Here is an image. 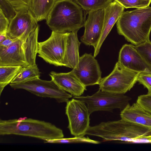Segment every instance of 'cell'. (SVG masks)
<instances>
[{"mask_svg":"<svg viewBox=\"0 0 151 151\" xmlns=\"http://www.w3.org/2000/svg\"><path fill=\"white\" fill-rule=\"evenodd\" d=\"M124 8H140L149 6L151 0H114Z\"/></svg>","mask_w":151,"mask_h":151,"instance_id":"obj_25","label":"cell"},{"mask_svg":"<svg viewBox=\"0 0 151 151\" xmlns=\"http://www.w3.org/2000/svg\"><path fill=\"white\" fill-rule=\"evenodd\" d=\"M17 12L29 10L31 0H7Z\"/></svg>","mask_w":151,"mask_h":151,"instance_id":"obj_29","label":"cell"},{"mask_svg":"<svg viewBox=\"0 0 151 151\" xmlns=\"http://www.w3.org/2000/svg\"><path fill=\"white\" fill-rule=\"evenodd\" d=\"M121 119L151 129V114L137 102L129 104L121 111Z\"/></svg>","mask_w":151,"mask_h":151,"instance_id":"obj_17","label":"cell"},{"mask_svg":"<svg viewBox=\"0 0 151 151\" xmlns=\"http://www.w3.org/2000/svg\"><path fill=\"white\" fill-rule=\"evenodd\" d=\"M19 38H11L8 37L2 42L0 43V48L7 47L16 41Z\"/></svg>","mask_w":151,"mask_h":151,"instance_id":"obj_32","label":"cell"},{"mask_svg":"<svg viewBox=\"0 0 151 151\" xmlns=\"http://www.w3.org/2000/svg\"><path fill=\"white\" fill-rule=\"evenodd\" d=\"M137 81L148 90L147 94H151V72H142L139 73Z\"/></svg>","mask_w":151,"mask_h":151,"instance_id":"obj_28","label":"cell"},{"mask_svg":"<svg viewBox=\"0 0 151 151\" xmlns=\"http://www.w3.org/2000/svg\"><path fill=\"white\" fill-rule=\"evenodd\" d=\"M49 76L61 89L74 96H81L86 89V87L80 81L72 70L66 73L51 71Z\"/></svg>","mask_w":151,"mask_h":151,"instance_id":"obj_14","label":"cell"},{"mask_svg":"<svg viewBox=\"0 0 151 151\" xmlns=\"http://www.w3.org/2000/svg\"><path fill=\"white\" fill-rule=\"evenodd\" d=\"M85 134L101 137L104 142L151 143V129L122 119L90 126Z\"/></svg>","mask_w":151,"mask_h":151,"instance_id":"obj_1","label":"cell"},{"mask_svg":"<svg viewBox=\"0 0 151 151\" xmlns=\"http://www.w3.org/2000/svg\"><path fill=\"white\" fill-rule=\"evenodd\" d=\"M7 37V32H0V43L3 42Z\"/></svg>","mask_w":151,"mask_h":151,"instance_id":"obj_33","label":"cell"},{"mask_svg":"<svg viewBox=\"0 0 151 151\" xmlns=\"http://www.w3.org/2000/svg\"><path fill=\"white\" fill-rule=\"evenodd\" d=\"M78 31L69 33L64 59V66L71 68H76L79 60V48L81 42L78 39Z\"/></svg>","mask_w":151,"mask_h":151,"instance_id":"obj_18","label":"cell"},{"mask_svg":"<svg viewBox=\"0 0 151 151\" xmlns=\"http://www.w3.org/2000/svg\"><path fill=\"white\" fill-rule=\"evenodd\" d=\"M87 105L90 114L98 111L112 112L119 109L121 111L129 104L131 98L124 94H116L103 91L99 89L91 96H74Z\"/></svg>","mask_w":151,"mask_h":151,"instance_id":"obj_6","label":"cell"},{"mask_svg":"<svg viewBox=\"0 0 151 151\" xmlns=\"http://www.w3.org/2000/svg\"><path fill=\"white\" fill-rule=\"evenodd\" d=\"M85 16L73 0H56L46 19L52 31L60 33L78 31L84 26Z\"/></svg>","mask_w":151,"mask_h":151,"instance_id":"obj_4","label":"cell"},{"mask_svg":"<svg viewBox=\"0 0 151 151\" xmlns=\"http://www.w3.org/2000/svg\"><path fill=\"white\" fill-rule=\"evenodd\" d=\"M23 67L21 66H0V94L4 88L19 73Z\"/></svg>","mask_w":151,"mask_h":151,"instance_id":"obj_22","label":"cell"},{"mask_svg":"<svg viewBox=\"0 0 151 151\" xmlns=\"http://www.w3.org/2000/svg\"><path fill=\"white\" fill-rule=\"evenodd\" d=\"M56 0H31L29 11L37 22L46 19Z\"/></svg>","mask_w":151,"mask_h":151,"instance_id":"obj_19","label":"cell"},{"mask_svg":"<svg viewBox=\"0 0 151 151\" xmlns=\"http://www.w3.org/2000/svg\"><path fill=\"white\" fill-rule=\"evenodd\" d=\"M87 13L89 11L104 9L113 0H73Z\"/></svg>","mask_w":151,"mask_h":151,"instance_id":"obj_23","label":"cell"},{"mask_svg":"<svg viewBox=\"0 0 151 151\" xmlns=\"http://www.w3.org/2000/svg\"><path fill=\"white\" fill-rule=\"evenodd\" d=\"M0 135L28 136L45 141L63 138V130L44 121L27 117L0 120Z\"/></svg>","mask_w":151,"mask_h":151,"instance_id":"obj_3","label":"cell"},{"mask_svg":"<svg viewBox=\"0 0 151 151\" xmlns=\"http://www.w3.org/2000/svg\"><path fill=\"white\" fill-rule=\"evenodd\" d=\"M40 72L37 65L34 64L22 67L11 83H24L40 78Z\"/></svg>","mask_w":151,"mask_h":151,"instance_id":"obj_21","label":"cell"},{"mask_svg":"<svg viewBox=\"0 0 151 151\" xmlns=\"http://www.w3.org/2000/svg\"><path fill=\"white\" fill-rule=\"evenodd\" d=\"M9 85L14 89H24L39 97L53 99L59 103H66L72 97L52 80L46 81L39 78L24 83H10Z\"/></svg>","mask_w":151,"mask_h":151,"instance_id":"obj_7","label":"cell"},{"mask_svg":"<svg viewBox=\"0 0 151 151\" xmlns=\"http://www.w3.org/2000/svg\"><path fill=\"white\" fill-rule=\"evenodd\" d=\"M29 65L19 39L7 47L0 48V66Z\"/></svg>","mask_w":151,"mask_h":151,"instance_id":"obj_15","label":"cell"},{"mask_svg":"<svg viewBox=\"0 0 151 151\" xmlns=\"http://www.w3.org/2000/svg\"><path fill=\"white\" fill-rule=\"evenodd\" d=\"M104 9L89 11L84 27L85 31L81 38L82 42L95 48L102 33L104 17Z\"/></svg>","mask_w":151,"mask_h":151,"instance_id":"obj_12","label":"cell"},{"mask_svg":"<svg viewBox=\"0 0 151 151\" xmlns=\"http://www.w3.org/2000/svg\"><path fill=\"white\" fill-rule=\"evenodd\" d=\"M65 114L68 120V128L75 136L85 135L90 127V113L86 104L73 98L66 102Z\"/></svg>","mask_w":151,"mask_h":151,"instance_id":"obj_9","label":"cell"},{"mask_svg":"<svg viewBox=\"0 0 151 151\" xmlns=\"http://www.w3.org/2000/svg\"><path fill=\"white\" fill-rule=\"evenodd\" d=\"M136 102L151 114V94H147L139 96Z\"/></svg>","mask_w":151,"mask_h":151,"instance_id":"obj_30","label":"cell"},{"mask_svg":"<svg viewBox=\"0 0 151 151\" xmlns=\"http://www.w3.org/2000/svg\"><path fill=\"white\" fill-rule=\"evenodd\" d=\"M85 86L99 84L101 72L98 61L91 54L80 57L77 67L72 70Z\"/></svg>","mask_w":151,"mask_h":151,"instance_id":"obj_10","label":"cell"},{"mask_svg":"<svg viewBox=\"0 0 151 151\" xmlns=\"http://www.w3.org/2000/svg\"><path fill=\"white\" fill-rule=\"evenodd\" d=\"M84 135L75 136L72 138H61L48 140L45 141V143L58 144H70L85 143L93 144H99L101 143L99 141L90 139L89 137H85Z\"/></svg>","mask_w":151,"mask_h":151,"instance_id":"obj_24","label":"cell"},{"mask_svg":"<svg viewBox=\"0 0 151 151\" xmlns=\"http://www.w3.org/2000/svg\"><path fill=\"white\" fill-rule=\"evenodd\" d=\"M69 32L52 31L46 40L38 42V56L47 63L56 66H64V59Z\"/></svg>","mask_w":151,"mask_h":151,"instance_id":"obj_8","label":"cell"},{"mask_svg":"<svg viewBox=\"0 0 151 151\" xmlns=\"http://www.w3.org/2000/svg\"><path fill=\"white\" fill-rule=\"evenodd\" d=\"M134 46L145 61L151 67V42L149 40Z\"/></svg>","mask_w":151,"mask_h":151,"instance_id":"obj_26","label":"cell"},{"mask_svg":"<svg viewBox=\"0 0 151 151\" xmlns=\"http://www.w3.org/2000/svg\"><path fill=\"white\" fill-rule=\"evenodd\" d=\"M29 11L17 12L10 21L7 32L8 37L24 41L39 25Z\"/></svg>","mask_w":151,"mask_h":151,"instance_id":"obj_11","label":"cell"},{"mask_svg":"<svg viewBox=\"0 0 151 151\" xmlns=\"http://www.w3.org/2000/svg\"><path fill=\"white\" fill-rule=\"evenodd\" d=\"M124 8L114 1L104 8L105 13L102 33L98 42L94 48L93 56L99 54L101 45L113 27L124 12Z\"/></svg>","mask_w":151,"mask_h":151,"instance_id":"obj_16","label":"cell"},{"mask_svg":"<svg viewBox=\"0 0 151 151\" xmlns=\"http://www.w3.org/2000/svg\"><path fill=\"white\" fill-rule=\"evenodd\" d=\"M139 73L124 68L117 62L111 73L102 78L99 84V89L112 93L124 94L137 81Z\"/></svg>","mask_w":151,"mask_h":151,"instance_id":"obj_5","label":"cell"},{"mask_svg":"<svg viewBox=\"0 0 151 151\" xmlns=\"http://www.w3.org/2000/svg\"><path fill=\"white\" fill-rule=\"evenodd\" d=\"M124 68L137 73L151 72V67L131 44L124 45L120 50L118 61Z\"/></svg>","mask_w":151,"mask_h":151,"instance_id":"obj_13","label":"cell"},{"mask_svg":"<svg viewBox=\"0 0 151 151\" xmlns=\"http://www.w3.org/2000/svg\"><path fill=\"white\" fill-rule=\"evenodd\" d=\"M0 10L9 21L17 13L13 6L7 0H0Z\"/></svg>","mask_w":151,"mask_h":151,"instance_id":"obj_27","label":"cell"},{"mask_svg":"<svg viewBox=\"0 0 151 151\" xmlns=\"http://www.w3.org/2000/svg\"><path fill=\"white\" fill-rule=\"evenodd\" d=\"M10 21L0 10V32H7Z\"/></svg>","mask_w":151,"mask_h":151,"instance_id":"obj_31","label":"cell"},{"mask_svg":"<svg viewBox=\"0 0 151 151\" xmlns=\"http://www.w3.org/2000/svg\"><path fill=\"white\" fill-rule=\"evenodd\" d=\"M39 26L32 31L27 38L22 42L26 57L29 65L36 63V58L38 52V37Z\"/></svg>","mask_w":151,"mask_h":151,"instance_id":"obj_20","label":"cell"},{"mask_svg":"<svg viewBox=\"0 0 151 151\" xmlns=\"http://www.w3.org/2000/svg\"><path fill=\"white\" fill-rule=\"evenodd\" d=\"M118 33L135 46L150 40L151 6L124 12L116 22Z\"/></svg>","mask_w":151,"mask_h":151,"instance_id":"obj_2","label":"cell"}]
</instances>
